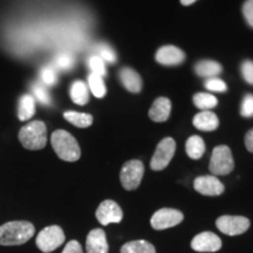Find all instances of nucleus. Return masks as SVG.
Listing matches in <instances>:
<instances>
[{"label":"nucleus","mask_w":253,"mask_h":253,"mask_svg":"<svg viewBox=\"0 0 253 253\" xmlns=\"http://www.w3.org/2000/svg\"><path fill=\"white\" fill-rule=\"evenodd\" d=\"M36 233L30 221H8L0 226V245L15 246L27 243Z\"/></svg>","instance_id":"f257e3e1"},{"label":"nucleus","mask_w":253,"mask_h":253,"mask_svg":"<svg viewBox=\"0 0 253 253\" xmlns=\"http://www.w3.org/2000/svg\"><path fill=\"white\" fill-rule=\"evenodd\" d=\"M50 142L56 155L66 162H75L80 158L81 150L78 141L68 131L62 129L55 130L52 134Z\"/></svg>","instance_id":"f03ea898"},{"label":"nucleus","mask_w":253,"mask_h":253,"mask_svg":"<svg viewBox=\"0 0 253 253\" xmlns=\"http://www.w3.org/2000/svg\"><path fill=\"white\" fill-rule=\"evenodd\" d=\"M19 140L28 150H40L47 143V128L42 121H32L19 131Z\"/></svg>","instance_id":"7ed1b4c3"},{"label":"nucleus","mask_w":253,"mask_h":253,"mask_svg":"<svg viewBox=\"0 0 253 253\" xmlns=\"http://www.w3.org/2000/svg\"><path fill=\"white\" fill-rule=\"evenodd\" d=\"M210 171L214 175H229L235 168L232 153L227 145H218L212 151L210 161Z\"/></svg>","instance_id":"20e7f679"},{"label":"nucleus","mask_w":253,"mask_h":253,"mask_svg":"<svg viewBox=\"0 0 253 253\" xmlns=\"http://www.w3.org/2000/svg\"><path fill=\"white\" fill-rule=\"evenodd\" d=\"M65 243V233L58 225L47 226L38 233L37 246L41 252L49 253Z\"/></svg>","instance_id":"39448f33"},{"label":"nucleus","mask_w":253,"mask_h":253,"mask_svg":"<svg viewBox=\"0 0 253 253\" xmlns=\"http://www.w3.org/2000/svg\"><path fill=\"white\" fill-rule=\"evenodd\" d=\"M144 175V166L141 161L132 160L128 161L122 167L121 173H120V179H121L122 186L126 190L137 189L141 184L142 178Z\"/></svg>","instance_id":"423d86ee"},{"label":"nucleus","mask_w":253,"mask_h":253,"mask_svg":"<svg viewBox=\"0 0 253 253\" xmlns=\"http://www.w3.org/2000/svg\"><path fill=\"white\" fill-rule=\"evenodd\" d=\"M176 151V143L171 137H166L160 142L155 151L153 158H151L150 167L155 171L166 169L168 164L171 162L173 155Z\"/></svg>","instance_id":"0eeeda50"},{"label":"nucleus","mask_w":253,"mask_h":253,"mask_svg":"<svg viewBox=\"0 0 253 253\" xmlns=\"http://www.w3.org/2000/svg\"><path fill=\"white\" fill-rule=\"evenodd\" d=\"M216 226L227 236H238L249 230L250 220L242 216H221L217 219Z\"/></svg>","instance_id":"6e6552de"},{"label":"nucleus","mask_w":253,"mask_h":253,"mask_svg":"<svg viewBox=\"0 0 253 253\" xmlns=\"http://www.w3.org/2000/svg\"><path fill=\"white\" fill-rule=\"evenodd\" d=\"M183 213L176 209H161L151 217L150 224L155 230H166L169 227L178 225L183 220Z\"/></svg>","instance_id":"1a4fd4ad"},{"label":"nucleus","mask_w":253,"mask_h":253,"mask_svg":"<svg viewBox=\"0 0 253 253\" xmlns=\"http://www.w3.org/2000/svg\"><path fill=\"white\" fill-rule=\"evenodd\" d=\"M96 218L102 225H109L113 223H120L123 218L122 209L114 201L107 199L99 205L96 210Z\"/></svg>","instance_id":"9d476101"},{"label":"nucleus","mask_w":253,"mask_h":253,"mask_svg":"<svg viewBox=\"0 0 253 253\" xmlns=\"http://www.w3.org/2000/svg\"><path fill=\"white\" fill-rule=\"evenodd\" d=\"M194 188L204 196H219L224 192V184L216 176H199L194 181Z\"/></svg>","instance_id":"9b49d317"},{"label":"nucleus","mask_w":253,"mask_h":253,"mask_svg":"<svg viewBox=\"0 0 253 253\" xmlns=\"http://www.w3.org/2000/svg\"><path fill=\"white\" fill-rule=\"evenodd\" d=\"M192 250L197 252H216L221 248V240L213 232H202L192 239Z\"/></svg>","instance_id":"f8f14e48"},{"label":"nucleus","mask_w":253,"mask_h":253,"mask_svg":"<svg viewBox=\"0 0 253 253\" xmlns=\"http://www.w3.org/2000/svg\"><path fill=\"white\" fill-rule=\"evenodd\" d=\"M185 54L176 46H163L157 50L156 61L164 66H176L184 61Z\"/></svg>","instance_id":"ddd939ff"},{"label":"nucleus","mask_w":253,"mask_h":253,"mask_svg":"<svg viewBox=\"0 0 253 253\" xmlns=\"http://www.w3.org/2000/svg\"><path fill=\"white\" fill-rule=\"evenodd\" d=\"M86 249L87 253H108V243L102 229H94L88 233Z\"/></svg>","instance_id":"4468645a"},{"label":"nucleus","mask_w":253,"mask_h":253,"mask_svg":"<svg viewBox=\"0 0 253 253\" xmlns=\"http://www.w3.org/2000/svg\"><path fill=\"white\" fill-rule=\"evenodd\" d=\"M171 113V102L167 97H158L149 110V118L155 122H164Z\"/></svg>","instance_id":"2eb2a0df"},{"label":"nucleus","mask_w":253,"mask_h":253,"mask_svg":"<svg viewBox=\"0 0 253 253\" xmlns=\"http://www.w3.org/2000/svg\"><path fill=\"white\" fill-rule=\"evenodd\" d=\"M194 126L199 130L203 131H213L219 126V120L217 115L210 110H203L198 113L194 118Z\"/></svg>","instance_id":"dca6fc26"},{"label":"nucleus","mask_w":253,"mask_h":253,"mask_svg":"<svg viewBox=\"0 0 253 253\" xmlns=\"http://www.w3.org/2000/svg\"><path fill=\"white\" fill-rule=\"evenodd\" d=\"M120 80L126 89L131 93H140L142 89V79L137 72L131 68H122L120 72Z\"/></svg>","instance_id":"f3484780"},{"label":"nucleus","mask_w":253,"mask_h":253,"mask_svg":"<svg viewBox=\"0 0 253 253\" xmlns=\"http://www.w3.org/2000/svg\"><path fill=\"white\" fill-rule=\"evenodd\" d=\"M36 113V100L30 94L23 95L19 101L18 116L20 121H27Z\"/></svg>","instance_id":"a211bd4d"},{"label":"nucleus","mask_w":253,"mask_h":253,"mask_svg":"<svg viewBox=\"0 0 253 253\" xmlns=\"http://www.w3.org/2000/svg\"><path fill=\"white\" fill-rule=\"evenodd\" d=\"M185 150L190 158H192V160H199L205 153V143L203 138L199 137L197 135L189 137V140L186 141L185 144Z\"/></svg>","instance_id":"6ab92c4d"},{"label":"nucleus","mask_w":253,"mask_h":253,"mask_svg":"<svg viewBox=\"0 0 253 253\" xmlns=\"http://www.w3.org/2000/svg\"><path fill=\"white\" fill-rule=\"evenodd\" d=\"M196 74L203 78H213L216 75L221 73V66L216 61H211V60H203L199 61L195 66Z\"/></svg>","instance_id":"aec40b11"},{"label":"nucleus","mask_w":253,"mask_h":253,"mask_svg":"<svg viewBox=\"0 0 253 253\" xmlns=\"http://www.w3.org/2000/svg\"><path fill=\"white\" fill-rule=\"evenodd\" d=\"M71 97L73 102L79 104V106H84L89 100V94H88L87 84L84 81H75L73 82L71 87Z\"/></svg>","instance_id":"412c9836"},{"label":"nucleus","mask_w":253,"mask_h":253,"mask_svg":"<svg viewBox=\"0 0 253 253\" xmlns=\"http://www.w3.org/2000/svg\"><path fill=\"white\" fill-rule=\"evenodd\" d=\"M121 253H156L154 245L147 240H134L126 243L121 248Z\"/></svg>","instance_id":"4be33fe9"},{"label":"nucleus","mask_w":253,"mask_h":253,"mask_svg":"<svg viewBox=\"0 0 253 253\" xmlns=\"http://www.w3.org/2000/svg\"><path fill=\"white\" fill-rule=\"evenodd\" d=\"M65 119L72 125L79 126V128H87L93 123V116L90 114L78 113V112H66L63 114Z\"/></svg>","instance_id":"5701e85b"},{"label":"nucleus","mask_w":253,"mask_h":253,"mask_svg":"<svg viewBox=\"0 0 253 253\" xmlns=\"http://www.w3.org/2000/svg\"><path fill=\"white\" fill-rule=\"evenodd\" d=\"M194 103L197 108L208 110L214 108L218 104V100L216 96L209 93H197L194 96Z\"/></svg>","instance_id":"b1692460"},{"label":"nucleus","mask_w":253,"mask_h":253,"mask_svg":"<svg viewBox=\"0 0 253 253\" xmlns=\"http://www.w3.org/2000/svg\"><path fill=\"white\" fill-rule=\"evenodd\" d=\"M88 84H89V88L94 96L101 99V97H103L104 95H106L107 93L106 86H104V82L100 75H96L94 74V73H91L89 78H88Z\"/></svg>","instance_id":"393cba45"},{"label":"nucleus","mask_w":253,"mask_h":253,"mask_svg":"<svg viewBox=\"0 0 253 253\" xmlns=\"http://www.w3.org/2000/svg\"><path fill=\"white\" fill-rule=\"evenodd\" d=\"M32 90H33L34 96L37 97V100L39 101L40 103L50 104V96L42 84H40V82L33 84H32Z\"/></svg>","instance_id":"a878e982"},{"label":"nucleus","mask_w":253,"mask_h":253,"mask_svg":"<svg viewBox=\"0 0 253 253\" xmlns=\"http://www.w3.org/2000/svg\"><path fill=\"white\" fill-rule=\"evenodd\" d=\"M55 66L63 71L71 69L74 66V56L71 53H60L55 58Z\"/></svg>","instance_id":"bb28decb"},{"label":"nucleus","mask_w":253,"mask_h":253,"mask_svg":"<svg viewBox=\"0 0 253 253\" xmlns=\"http://www.w3.org/2000/svg\"><path fill=\"white\" fill-rule=\"evenodd\" d=\"M89 67L91 69V72L94 74L100 75L101 78L106 77L107 75V71H106V66H104V61L100 58L99 55H94L89 59Z\"/></svg>","instance_id":"cd10ccee"},{"label":"nucleus","mask_w":253,"mask_h":253,"mask_svg":"<svg viewBox=\"0 0 253 253\" xmlns=\"http://www.w3.org/2000/svg\"><path fill=\"white\" fill-rule=\"evenodd\" d=\"M97 53H99V56L103 61L107 62H115L116 61V54L115 52L110 48V47L107 45V43H101V45L97 46Z\"/></svg>","instance_id":"c85d7f7f"},{"label":"nucleus","mask_w":253,"mask_h":253,"mask_svg":"<svg viewBox=\"0 0 253 253\" xmlns=\"http://www.w3.org/2000/svg\"><path fill=\"white\" fill-rule=\"evenodd\" d=\"M40 78H41V81H42L45 84H47V86H52V84H54L56 82L55 69L53 68L52 66H46V67L41 69Z\"/></svg>","instance_id":"c756f323"},{"label":"nucleus","mask_w":253,"mask_h":253,"mask_svg":"<svg viewBox=\"0 0 253 253\" xmlns=\"http://www.w3.org/2000/svg\"><path fill=\"white\" fill-rule=\"evenodd\" d=\"M205 87L209 90H212V91H218V93H224L227 89L226 84L223 80L217 78H211L205 82Z\"/></svg>","instance_id":"7c9ffc66"},{"label":"nucleus","mask_w":253,"mask_h":253,"mask_svg":"<svg viewBox=\"0 0 253 253\" xmlns=\"http://www.w3.org/2000/svg\"><path fill=\"white\" fill-rule=\"evenodd\" d=\"M240 114L244 118H252L253 116V95L248 94L244 97L242 103V108H240Z\"/></svg>","instance_id":"2f4dec72"},{"label":"nucleus","mask_w":253,"mask_h":253,"mask_svg":"<svg viewBox=\"0 0 253 253\" xmlns=\"http://www.w3.org/2000/svg\"><path fill=\"white\" fill-rule=\"evenodd\" d=\"M242 75L244 78V80L250 84H253V61L246 60L242 63Z\"/></svg>","instance_id":"473e14b6"},{"label":"nucleus","mask_w":253,"mask_h":253,"mask_svg":"<svg viewBox=\"0 0 253 253\" xmlns=\"http://www.w3.org/2000/svg\"><path fill=\"white\" fill-rule=\"evenodd\" d=\"M243 14L250 26L253 27V0H246L243 5Z\"/></svg>","instance_id":"72a5a7b5"},{"label":"nucleus","mask_w":253,"mask_h":253,"mask_svg":"<svg viewBox=\"0 0 253 253\" xmlns=\"http://www.w3.org/2000/svg\"><path fill=\"white\" fill-rule=\"evenodd\" d=\"M62 253H84V250H82L80 243L77 240H71L66 244Z\"/></svg>","instance_id":"f704fd0d"},{"label":"nucleus","mask_w":253,"mask_h":253,"mask_svg":"<svg viewBox=\"0 0 253 253\" xmlns=\"http://www.w3.org/2000/svg\"><path fill=\"white\" fill-rule=\"evenodd\" d=\"M245 145L250 153H253V129L249 130L245 136Z\"/></svg>","instance_id":"c9c22d12"},{"label":"nucleus","mask_w":253,"mask_h":253,"mask_svg":"<svg viewBox=\"0 0 253 253\" xmlns=\"http://www.w3.org/2000/svg\"><path fill=\"white\" fill-rule=\"evenodd\" d=\"M195 1H197V0H181V4L184 6H189V5L194 4Z\"/></svg>","instance_id":"e433bc0d"}]
</instances>
